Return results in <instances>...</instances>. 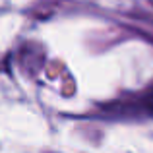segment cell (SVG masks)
Segmentation results:
<instances>
[{
  "mask_svg": "<svg viewBox=\"0 0 153 153\" xmlns=\"http://www.w3.org/2000/svg\"><path fill=\"white\" fill-rule=\"evenodd\" d=\"M143 107L147 108V112H149V114H153V83L149 85L147 93L143 95Z\"/></svg>",
  "mask_w": 153,
  "mask_h": 153,
  "instance_id": "obj_1",
  "label": "cell"
}]
</instances>
